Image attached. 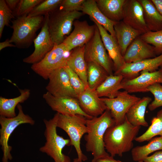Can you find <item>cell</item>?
<instances>
[{"label":"cell","instance_id":"1","mask_svg":"<svg viewBox=\"0 0 162 162\" xmlns=\"http://www.w3.org/2000/svg\"><path fill=\"white\" fill-rule=\"evenodd\" d=\"M140 128L131 124L126 116L122 123L110 127L104 138L106 150L113 157L116 155L122 157L124 153L133 148V141L137 137Z\"/></svg>","mask_w":162,"mask_h":162},{"label":"cell","instance_id":"2","mask_svg":"<svg viewBox=\"0 0 162 162\" xmlns=\"http://www.w3.org/2000/svg\"><path fill=\"white\" fill-rule=\"evenodd\" d=\"M115 124L110 111L106 109L101 115L86 119V125L88 131L84 136L86 151L93 156L92 162L109 155L105 150L104 136L107 129Z\"/></svg>","mask_w":162,"mask_h":162},{"label":"cell","instance_id":"3","mask_svg":"<svg viewBox=\"0 0 162 162\" xmlns=\"http://www.w3.org/2000/svg\"><path fill=\"white\" fill-rule=\"evenodd\" d=\"M44 20L43 16L16 18L11 21L13 31L10 42L19 48H28L36 38V32L42 27Z\"/></svg>","mask_w":162,"mask_h":162},{"label":"cell","instance_id":"4","mask_svg":"<svg viewBox=\"0 0 162 162\" xmlns=\"http://www.w3.org/2000/svg\"><path fill=\"white\" fill-rule=\"evenodd\" d=\"M59 113L57 112L50 120L43 121L46 129L44 135L46 142L39 149L40 152L50 156L55 162H70V159L62 152L66 146H71L70 139H65L57 134V122Z\"/></svg>","mask_w":162,"mask_h":162},{"label":"cell","instance_id":"5","mask_svg":"<svg viewBox=\"0 0 162 162\" xmlns=\"http://www.w3.org/2000/svg\"><path fill=\"white\" fill-rule=\"evenodd\" d=\"M86 119L80 114L59 113L57 122V127L63 130L69 136L71 146L74 147L79 162L88 160L87 156L82 153L80 145L82 137L88 131L86 125Z\"/></svg>","mask_w":162,"mask_h":162},{"label":"cell","instance_id":"6","mask_svg":"<svg viewBox=\"0 0 162 162\" xmlns=\"http://www.w3.org/2000/svg\"><path fill=\"white\" fill-rule=\"evenodd\" d=\"M83 14L82 12H68L61 9L49 14V31L54 45L63 43L70 34L74 21Z\"/></svg>","mask_w":162,"mask_h":162},{"label":"cell","instance_id":"7","mask_svg":"<svg viewBox=\"0 0 162 162\" xmlns=\"http://www.w3.org/2000/svg\"><path fill=\"white\" fill-rule=\"evenodd\" d=\"M18 114L15 117L8 118L0 116V145L3 152L2 162H9L12 158L11 153L12 148L9 145V137L16 128L23 124L34 125V121L27 114L24 113L21 105L19 104L17 106Z\"/></svg>","mask_w":162,"mask_h":162},{"label":"cell","instance_id":"8","mask_svg":"<svg viewBox=\"0 0 162 162\" xmlns=\"http://www.w3.org/2000/svg\"><path fill=\"white\" fill-rule=\"evenodd\" d=\"M84 57L86 63H96L102 67L109 75L113 74V63L106 52L96 25L94 35L85 45Z\"/></svg>","mask_w":162,"mask_h":162},{"label":"cell","instance_id":"9","mask_svg":"<svg viewBox=\"0 0 162 162\" xmlns=\"http://www.w3.org/2000/svg\"><path fill=\"white\" fill-rule=\"evenodd\" d=\"M69 52L63 43L54 45L42 60L32 64L31 68L44 79L48 80L49 76L52 72L66 65L68 56H66V54Z\"/></svg>","mask_w":162,"mask_h":162},{"label":"cell","instance_id":"10","mask_svg":"<svg viewBox=\"0 0 162 162\" xmlns=\"http://www.w3.org/2000/svg\"><path fill=\"white\" fill-rule=\"evenodd\" d=\"M113 119L115 125L122 123L130 108L140 98L129 94L126 91H120L115 98H101Z\"/></svg>","mask_w":162,"mask_h":162},{"label":"cell","instance_id":"11","mask_svg":"<svg viewBox=\"0 0 162 162\" xmlns=\"http://www.w3.org/2000/svg\"><path fill=\"white\" fill-rule=\"evenodd\" d=\"M48 17L49 14L44 15L40 31L33 42L34 50L31 55L23 59L24 62L32 64L39 62L54 47V44L49 31Z\"/></svg>","mask_w":162,"mask_h":162},{"label":"cell","instance_id":"12","mask_svg":"<svg viewBox=\"0 0 162 162\" xmlns=\"http://www.w3.org/2000/svg\"><path fill=\"white\" fill-rule=\"evenodd\" d=\"M48 79L49 81L46 88L47 92L53 96L77 98V95L70 84L68 75L63 67L52 72Z\"/></svg>","mask_w":162,"mask_h":162},{"label":"cell","instance_id":"13","mask_svg":"<svg viewBox=\"0 0 162 162\" xmlns=\"http://www.w3.org/2000/svg\"><path fill=\"white\" fill-rule=\"evenodd\" d=\"M140 74L131 79H123L122 89L129 93L148 92V87L156 83H162V66L155 71H143Z\"/></svg>","mask_w":162,"mask_h":162},{"label":"cell","instance_id":"14","mask_svg":"<svg viewBox=\"0 0 162 162\" xmlns=\"http://www.w3.org/2000/svg\"><path fill=\"white\" fill-rule=\"evenodd\" d=\"M73 32L64 39L63 43L68 52L85 45L92 38L95 32L96 25H90L86 21L75 20Z\"/></svg>","mask_w":162,"mask_h":162},{"label":"cell","instance_id":"15","mask_svg":"<svg viewBox=\"0 0 162 162\" xmlns=\"http://www.w3.org/2000/svg\"><path fill=\"white\" fill-rule=\"evenodd\" d=\"M43 97L51 109L57 112L62 114H80L87 119L93 118L82 110L77 98L69 97H56L47 92L44 94Z\"/></svg>","mask_w":162,"mask_h":162},{"label":"cell","instance_id":"16","mask_svg":"<svg viewBox=\"0 0 162 162\" xmlns=\"http://www.w3.org/2000/svg\"><path fill=\"white\" fill-rule=\"evenodd\" d=\"M162 66V54L154 58L126 63L121 69L114 72V74L121 75L123 79H131L138 76L141 71H155Z\"/></svg>","mask_w":162,"mask_h":162},{"label":"cell","instance_id":"17","mask_svg":"<svg viewBox=\"0 0 162 162\" xmlns=\"http://www.w3.org/2000/svg\"><path fill=\"white\" fill-rule=\"evenodd\" d=\"M122 20L142 34L150 31L144 20L142 7L138 0H127Z\"/></svg>","mask_w":162,"mask_h":162},{"label":"cell","instance_id":"18","mask_svg":"<svg viewBox=\"0 0 162 162\" xmlns=\"http://www.w3.org/2000/svg\"><path fill=\"white\" fill-rule=\"evenodd\" d=\"M80 106L86 114L92 117L102 115L107 109V107L95 90L89 87L78 96Z\"/></svg>","mask_w":162,"mask_h":162},{"label":"cell","instance_id":"19","mask_svg":"<svg viewBox=\"0 0 162 162\" xmlns=\"http://www.w3.org/2000/svg\"><path fill=\"white\" fill-rule=\"evenodd\" d=\"M156 56L154 46L143 40L140 36L129 46L123 58L126 63H130Z\"/></svg>","mask_w":162,"mask_h":162},{"label":"cell","instance_id":"20","mask_svg":"<svg viewBox=\"0 0 162 162\" xmlns=\"http://www.w3.org/2000/svg\"><path fill=\"white\" fill-rule=\"evenodd\" d=\"M99 29L101 38L108 54L113 63L114 72L121 69L126 63L124 60L116 38L110 34L99 23L90 17Z\"/></svg>","mask_w":162,"mask_h":162},{"label":"cell","instance_id":"21","mask_svg":"<svg viewBox=\"0 0 162 162\" xmlns=\"http://www.w3.org/2000/svg\"><path fill=\"white\" fill-rule=\"evenodd\" d=\"M114 28L117 41L123 56L132 42L142 34L125 23L122 20L116 22Z\"/></svg>","mask_w":162,"mask_h":162},{"label":"cell","instance_id":"22","mask_svg":"<svg viewBox=\"0 0 162 162\" xmlns=\"http://www.w3.org/2000/svg\"><path fill=\"white\" fill-rule=\"evenodd\" d=\"M85 45L77 47L71 51L67 60L66 64L76 74L86 87H88L87 75V63L84 57Z\"/></svg>","mask_w":162,"mask_h":162},{"label":"cell","instance_id":"23","mask_svg":"<svg viewBox=\"0 0 162 162\" xmlns=\"http://www.w3.org/2000/svg\"><path fill=\"white\" fill-rule=\"evenodd\" d=\"M81 11L83 14H87L94 19L116 38L114 26L117 22L109 20L102 13L98 7L95 0H85Z\"/></svg>","mask_w":162,"mask_h":162},{"label":"cell","instance_id":"24","mask_svg":"<svg viewBox=\"0 0 162 162\" xmlns=\"http://www.w3.org/2000/svg\"><path fill=\"white\" fill-rule=\"evenodd\" d=\"M102 13L109 20L115 22L122 21L127 0H95Z\"/></svg>","mask_w":162,"mask_h":162},{"label":"cell","instance_id":"25","mask_svg":"<svg viewBox=\"0 0 162 162\" xmlns=\"http://www.w3.org/2000/svg\"><path fill=\"white\" fill-rule=\"evenodd\" d=\"M152 100L150 97H143L130 108L126 116L131 124L137 126H148L145 119V113L147 107Z\"/></svg>","mask_w":162,"mask_h":162},{"label":"cell","instance_id":"26","mask_svg":"<svg viewBox=\"0 0 162 162\" xmlns=\"http://www.w3.org/2000/svg\"><path fill=\"white\" fill-rule=\"evenodd\" d=\"M142 7L145 23L149 31L162 29V16L150 0H138Z\"/></svg>","mask_w":162,"mask_h":162},{"label":"cell","instance_id":"27","mask_svg":"<svg viewBox=\"0 0 162 162\" xmlns=\"http://www.w3.org/2000/svg\"><path fill=\"white\" fill-rule=\"evenodd\" d=\"M20 94L12 98L0 97V116L8 118H12L16 115L15 109L19 104L23 103L29 97L30 91L28 89H20Z\"/></svg>","mask_w":162,"mask_h":162},{"label":"cell","instance_id":"28","mask_svg":"<svg viewBox=\"0 0 162 162\" xmlns=\"http://www.w3.org/2000/svg\"><path fill=\"white\" fill-rule=\"evenodd\" d=\"M123 79L121 75H110L95 91L99 98H113L117 95L122 89L121 82Z\"/></svg>","mask_w":162,"mask_h":162},{"label":"cell","instance_id":"29","mask_svg":"<svg viewBox=\"0 0 162 162\" xmlns=\"http://www.w3.org/2000/svg\"><path fill=\"white\" fill-rule=\"evenodd\" d=\"M162 150V136L154 137L147 144L136 146L131 150L133 160L136 162L143 161L151 153Z\"/></svg>","mask_w":162,"mask_h":162},{"label":"cell","instance_id":"30","mask_svg":"<svg viewBox=\"0 0 162 162\" xmlns=\"http://www.w3.org/2000/svg\"><path fill=\"white\" fill-rule=\"evenodd\" d=\"M86 63L88 86L91 89L95 90L109 75L100 65L92 62Z\"/></svg>","mask_w":162,"mask_h":162},{"label":"cell","instance_id":"31","mask_svg":"<svg viewBox=\"0 0 162 162\" xmlns=\"http://www.w3.org/2000/svg\"><path fill=\"white\" fill-rule=\"evenodd\" d=\"M158 135L162 136V109L152 118L151 124L147 130L142 135L137 137L135 140L139 142L148 141Z\"/></svg>","mask_w":162,"mask_h":162},{"label":"cell","instance_id":"32","mask_svg":"<svg viewBox=\"0 0 162 162\" xmlns=\"http://www.w3.org/2000/svg\"><path fill=\"white\" fill-rule=\"evenodd\" d=\"M62 0H45L37 5L28 14L29 17L49 14L58 9Z\"/></svg>","mask_w":162,"mask_h":162},{"label":"cell","instance_id":"33","mask_svg":"<svg viewBox=\"0 0 162 162\" xmlns=\"http://www.w3.org/2000/svg\"><path fill=\"white\" fill-rule=\"evenodd\" d=\"M140 38L153 46L157 56L162 54V29L155 32L149 31L142 34Z\"/></svg>","mask_w":162,"mask_h":162},{"label":"cell","instance_id":"34","mask_svg":"<svg viewBox=\"0 0 162 162\" xmlns=\"http://www.w3.org/2000/svg\"><path fill=\"white\" fill-rule=\"evenodd\" d=\"M43 0H21L16 9L13 12L16 18L28 14Z\"/></svg>","mask_w":162,"mask_h":162},{"label":"cell","instance_id":"35","mask_svg":"<svg viewBox=\"0 0 162 162\" xmlns=\"http://www.w3.org/2000/svg\"><path fill=\"white\" fill-rule=\"evenodd\" d=\"M13 12L7 5L4 0H0V38L5 26H9L11 20L14 18Z\"/></svg>","mask_w":162,"mask_h":162},{"label":"cell","instance_id":"36","mask_svg":"<svg viewBox=\"0 0 162 162\" xmlns=\"http://www.w3.org/2000/svg\"><path fill=\"white\" fill-rule=\"evenodd\" d=\"M148 92H151L154 97V100L148 105L150 111L154 110L162 106V86L160 83H154L148 88Z\"/></svg>","mask_w":162,"mask_h":162},{"label":"cell","instance_id":"37","mask_svg":"<svg viewBox=\"0 0 162 162\" xmlns=\"http://www.w3.org/2000/svg\"><path fill=\"white\" fill-rule=\"evenodd\" d=\"M63 67L68 75L70 84L78 96L85 89V85L78 75L68 66L66 65Z\"/></svg>","mask_w":162,"mask_h":162},{"label":"cell","instance_id":"38","mask_svg":"<svg viewBox=\"0 0 162 162\" xmlns=\"http://www.w3.org/2000/svg\"><path fill=\"white\" fill-rule=\"evenodd\" d=\"M85 0H63L60 7L65 11L72 12L82 10V5Z\"/></svg>","mask_w":162,"mask_h":162},{"label":"cell","instance_id":"39","mask_svg":"<svg viewBox=\"0 0 162 162\" xmlns=\"http://www.w3.org/2000/svg\"><path fill=\"white\" fill-rule=\"evenodd\" d=\"M143 162H162V150L156 151L151 155L147 157Z\"/></svg>","mask_w":162,"mask_h":162},{"label":"cell","instance_id":"40","mask_svg":"<svg viewBox=\"0 0 162 162\" xmlns=\"http://www.w3.org/2000/svg\"><path fill=\"white\" fill-rule=\"evenodd\" d=\"M5 1L8 7L13 12L16 9L20 0H5Z\"/></svg>","mask_w":162,"mask_h":162},{"label":"cell","instance_id":"41","mask_svg":"<svg viewBox=\"0 0 162 162\" xmlns=\"http://www.w3.org/2000/svg\"><path fill=\"white\" fill-rule=\"evenodd\" d=\"M110 155L98 160L96 162H122L120 160L115 159Z\"/></svg>","mask_w":162,"mask_h":162},{"label":"cell","instance_id":"42","mask_svg":"<svg viewBox=\"0 0 162 162\" xmlns=\"http://www.w3.org/2000/svg\"><path fill=\"white\" fill-rule=\"evenodd\" d=\"M159 13L162 16V0H151Z\"/></svg>","mask_w":162,"mask_h":162},{"label":"cell","instance_id":"43","mask_svg":"<svg viewBox=\"0 0 162 162\" xmlns=\"http://www.w3.org/2000/svg\"><path fill=\"white\" fill-rule=\"evenodd\" d=\"M16 47V46L11 43L9 39H7L5 41L0 43V50L1 51L4 48L8 47Z\"/></svg>","mask_w":162,"mask_h":162},{"label":"cell","instance_id":"44","mask_svg":"<svg viewBox=\"0 0 162 162\" xmlns=\"http://www.w3.org/2000/svg\"><path fill=\"white\" fill-rule=\"evenodd\" d=\"M73 162H79L77 158H75L74 159Z\"/></svg>","mask_w":162,"mask_h":162},{"label":"cell","instance_id":"45","mask_svg":"<svg viewBox=\"0 0 162 162\" xmlns=\"http://www.w3.org/2000/svg\"><path fill=\"white\" fill-rule=\"evenodd\" d=\"M139 162H143V161H139Z\"/></svg>","mask_w":162,"mask_h":162}]
</instances>
